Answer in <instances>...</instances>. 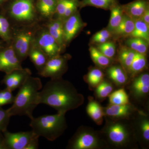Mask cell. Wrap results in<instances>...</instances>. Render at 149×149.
Listing matches in <instances>:
<instances>
[{
	"label": "cell",
	"mask_w": 149,
	"mask_h": 149,
	"mask_svg": "<svg viewBox=\"0 0 149 149\" xmlns=\"http://www.w3.org/2000/svg\"><path fill=\"white\" fill-rule=\"evenodd\" d=\"M39 103L45 104L58 113L76 109L83 104L84 97L74 85L61 78L51 79L39 93Z\"/></svg>",
	"instance_id": "6da1fadb"
},
{
	"label": "cell",
	"mask_w": 149,
	"mask_h": 149,
	"mask_svg": "<svg viewBox=\"0 0 149 149\" xmlns=\"http://www.w3.org/2000/svg\"><path fill=\"white\" fill-rule=\"evenodd\" d=\"M42 88L40 78L30 76L19 88L12 106L7 109L10 116H26L32 118L33 112L39 104V93Z\"/></svg>",
	"instance_id": "7a4b0ae2"
},
{
	"label": "cell",
	"mask_w": 149,
	"mask_h": 149,
	"mask_svg": "<svg viewBox=\"0 0 149 149\" xmlns=\"http://www.w3.org/2000/svg\"><path fill=\"white\" fill-rule=\"evenodd\" d=\"M65 113L45 115L30 119L29 125L35 134L53 141L58 139L67 128Z\"/></svg>",
	"instance_id": "3957f363"
},
{
	"label": "cell",
	"mask_w": 149,
	"mask_h": 149,
	"mask_svg": "<svg viewBox=\"0 0 149 149\" xmlns=\"http://www.w3.org/2000/svg\"><path fill=\"white\" fill-rule=\"evenodd\" d=\"M1 13L11 25L14 23V27L32 26L37 24L38 21L39 14L33 0H15Z\"/></svg>",
	"instance_id": "277c9868"
},
{
	"label": "cell",
	"mask_w": 149,
	"mask_h": 149,
	"mask_svg": "<svg viewBox=\"0 0 149 149\" xmlns=\"http://www.w3.org/2000/svg\"><path fill=\"white\" fill-rule=\"evenodd\" d=\"M114 120L107 122L104 127L103 134L104 138L115 147L127 146L134 136L133 129L124 122L125 119Z\"/></svg>",
	"instance_id": "5b68a950"
},
{
	"label": "cell",
	"mask_w": 149,
	"mask_h": 149,
	"mask_svg": "<svg viewBox=\"0 0 149 149\" xmlns=\"http://www.w3.org/2000/svg\"><path fill=\"white\" fill-rule=\"evenodd\" d=\"M38 27L37 24L32 26L13 27L10 44L21 62L28 57Z\"/></svg>",
	"instance_id": "8992f818"
},
{
	"label": "cell",
	"mask_w": 149,
	"mask_h": 149,
	"mask_svg": "<svg viewBox=\"0 0 149 149\" xmlns=\"http://www.w3.org/2000/svg\"><path fill=\"white\" fill-rule=\"evenodd\" d=\"M105 141L92 128L80 127L68 142L67 148L95 149L107 147Z\"/></svg>",
	"instance_id": "52a82bcc"
},
{
	"label": "cell",
	"mask_w": 149,
	"mask_h": 149,
	"mask_svg": "<svg viewBox=\"0 0 149 149\" xmlns=\"http://www.w3.org/2000/svg\"><path fill=\"white\" fill-rule=\"evenodd\" d=\"M34 42L49 58L60 54L63 51L45 26L37 27Z\"/></svg>",
	"instance_id": "ba28073f"
},
{
	"label": "cell",
	"mask_w": 149,
	"mask_h": 149,
	"mask_svg": "<svg viewBox=\"0 0 149 149\" xmlns=\"http://www.w3.org/2000/svg\"><path fill=\"white\" fill-rule=\"evenodd\" d=\"M68 59V57L61 54L50 58L42 70L38 74L51 79L61 78L67 69Z\"/></svg>",
	"instance_id": "9c48e42d"
},
{
	"label": "cell",
	"mask_w": 149,
	"mask_h": 149,
	"mask_svg": "<svg viewBox=\"0 0 149 149\" xmlns=\"http://www.w3.org/2000/svg\"><path fill=\"white\" fill-rule=\"evenodd\" d=\"M22 68L21 62L11 44H6L0 47V71L6 74Z\"/></svg>",
	"instance_id": "30bf717a"
},
{
	"label": "cell",
	"mask_w": 149,
	"mask_h": 149,
	"mask_svg": "<svg viewBox=\"0 0 149 149\" xmlns=\"http://www.w3.org/2000/svg\"><path fill=\"white\" fill-rule=\"evenodd\" d=\"M31 74L32 72L29 68H22L15 69L6 74L1 83L6 85V88L13 92L20 88Z\"/></svg>",
	"instance_id": "8fae6325"
},
{
	"label": "cell",
	"mask_w": 149,
	"mask_h": 149,
	"mask_svg": "<svg viewBox=\"0 0 149 149\" xmlns=\"http://www.w3.org/2000/svg\"><path fill=\"white\" fill-rule=\"evenodd\" d=\"M7 149H24L35 134L32 130L10 133L7 130L3 132Z\"/></svg>",
	"instance_id": "7c38bea8"
},
{
	"label": "cell",
	"mask_w": 149,
	"mask_h": 149,
	"mask_svg": "<svg viewBox=\"0 0 149 149\" xmlns=\"http://www.w3.org/2000/svg\"><path fill=\"white\" fill-rule=\"evenodd\" d=\"M63 25L65 42L66 45L78 34L83 27V23L77 11L63 21Z\"/></svg>",
	"instance_id": "4fadbf2b"
},
{
	"label": "cell",
	"mask_w": 149,
	"mask_h": 149,
	"mask_svg": "<svg viewBox=\"0 0 149 149\" xmlns=\"http://www.w3.org/2000/svg\"><path fill=\"white\" fill-rule=\"evenodd\" d=\"M47 21L45 26L63 51L66 45L64 40L63 21L57 17L56 18L52 17Z\"/></svg>",
	"instance_id": "5bb4252c"
},
{
	"label": "cell",
	"mask_w": 149,
	"mask_h": 149,
	"mask_svg": "<svg viewBox=\"0 0 149 149\" xmlns=\"http://www.w3.org/2000/svg\"><path fill=\"white\" fill-rule=\"evenodd\" d=\"M103 110L104 116L113 119H128L135 111V109L130 104H110Z\"/></svg>",
	"instance_id": "9a60e30c"
},
{
	"label": "cell",
	"mask_w": 149,
	"mask_h": 149,
	"mask_svg": "<svg viewBox=\"0 0 149 149\" xmlns=\"http://www.w3.org/2000/svg\"><path fill=\"white\" fill-rule=\"evenodd\" d=\"M131 92L135 97L141 99L146 97L149 92V74L144 73L139 75L133 81Z\"/></svg>",
	"instance_id": "2e32d148"
},
{
	"label": "cell",
	"mask_w": 149,
	"mask_h": 149,
	"mask_svg": "<svg viewBox=\"0 0 149 149\" xmlns=\"http://www.w3.org/2000/svg\"><path fill=\"white\" fill-rule=\"evenodd\" d=\"M123 12L134 20L141 18L149 8L148 0H136L122 6Z\"/></svg>",
	"instance_id": "e0dca14e"
},
{
	"label": "cell",
	"mask_w": 149,
	"mask_h": 149,
	"mask_svg": "<svg viewBox=\"0 0 149 149\" xmlns=\"http://www.w3.org/2000/svg\"><path fill=\"white\" fill-rule=\"evenodd\" d=\"M29 57L31 61L34 65L36 69L40 73L44 68L49 58L42 49L34 43L32 44L29 53Z\"/></svg>",
	"instance_id": "ac0fdd59"
},
{
	"label": "cell",
	"mask_w": 149,
	"mask_h": 149,
	"mask_svg": "<svg viewBox=\"0 0 149 149\" xmlns=\"http://www.w3.org/2000/svg\"><path fill=\"white\" fill-rule=\"evenodd\" d=\"M58 0H37L36 5L38 14L47 20L54 17Z\"/></svg>",
	"instance_id": "d6986e66"
},
{
	"label": "cell",
	"mask_w": 149,
	"mask_h": 149,
	"mask_svg": "<svg viewBox=\"0 0 149 149\" xmlns=\"http://www.w3.org/2000/svg\"><path fill=\"white\" fill-rule=\"evenodd\" d=\"M135 27V21L126 15H123L118 26L112 33L117 37H125L130 35Z\"/></svg>",
	"instance_id": "ffe728a7"
},
{
	"label": "cell",
	"mask_w": 149,
	"mask_h": 149,
	"mask_svg": "<svg viewBox=\"0 0 149 149\" xmlns=\"http://www.w3.org/2000/svg\"><path fill=\"white\" fill-rule=\"evenodd\" d=\"M88 114L97 125H102L104 116L103 108L94 100L89 102L87 107Z\"/></svg>",
	"instance_id": "44dd1931"
},
{
	"label": "cell",
	"mask_w": 149,
	"mask_h": 149,
	"mask_svg": "<svg viewBox=\"0 0 149 149\" xmlns=\"http://www.w3.org/2000/svg\"><path fill=\"white\" fill-rule=\"evenodd\" d=\"M13 26L8 18L0 13V39L6 44H10L12 39Z\"/></svg>",
	"instance_id": "7402d4cb"
},
{
	"label": "cell",
	"mask_w": 149,
	"mask_h": 149,
	"mask_svg": "<svg viewBox=\"0 0 149 149\" xmlns=\"http://www.w3.org/2000/svg\"><path fill=\"white\" fill-rule=\"evenodd\" d=\"M107 72L110 79L116 85H123L127 82V76L124 70L121 67H111L107 70Z\"/></svg>",
	"instance_id": "603a6c76"
},
{
	"label": "cell",
	"mask_w": 149,
	"mask_h": 149,
	"mask_svg": "<svg viewBox=\"0 0 149 149\" xmlns=\"http://www.w3.org/2000/svg\"><path fill=\"white\" fill-rule=\"evenodd\" d=\"M134 21L135 27L130 36L134 38H141L149 43V27L141 18Z\"/></svg>",
	"instance_id": "cb8c5ba5"
},
{
	"label": "cell",
	"mask_w": 149,
	"mask_h": 149,
	"mask_svg": "<svg viewBox=\"0 0 149 149\" xmlns=\"http://www.w3.org/2000/svg\"><path fill=\"white\" fill-rule=\"evenodd\" d=\"M111 9L110 18L107 29L112 33L121 22L123 13L122 6L117 4L113 6Z\"/></svg>",
	"instance_id": "d4e9b609"
},
{
	"label": "cell",
	"mask_w": 149,
	"mask_h": 149,
	"mask_svg": "<svg viewBox=\"0 0 149 149\" xmlns=\"http://www.w3.org/2000/svg\"><path fill=\"white\" fill-rule=\"evenodd\" d=\"M146 64L147 58L146 54L136 52L128 72L133 75L138 74L143 70Z\"/></svg>",
	"instance_id": "484cf974"
},
{
	"label": "cell",
	"mask_w": 149,
	"mask_h": 149,
	"mask_svg": "<svg viewBox=\"0 0 149 149\" xmlns=\"http://www.w3.org/2000/svg\"><path fill=\"white\" fill-rule=\"evenodd\" d=\"M136 52L130 48L124 47L121 49L119 54V60L123 68L125 71H128L132 64Z\"/></svg>",
	"instance_id": "4316f807"
},
{
	"label": "cell",
	"mask_w": 149,
	"mask_h": 149,
	"mask_svg": "<svg viewBox=\"0 0 149 149\" xmlns=\"http://www.w3.org/2000/svg\"><path fill=\"white\" fill-rule=\"evenodd\" d=\"M111 104L125 105L129 104V97L124 89H120L109 96Z\"/></svg>",
	"instance_id": "83f0119b"
},
{
	"label": "cell",
	"mask_w": 149,
	"mask_h": 149,
	"mask_svg": "<svg viewBox=\"0 0 149 149\" xmlns=\"http://www.w3.org/2000/svg\"><path fill=\"white\" fill-rule=\"evenodd\" d=\"M126 43L129 48L136 52L144 54L147 52L148 43L143 39L133 37L127 40Z\"/></svg>",
	"instance_id": "f1b7e54d"
},
{
	"label": "cell",
	"mask_w": 149,
	"mask_h": 149,
	"mask_svg": "<svg viewBox=\"0 0 149 149\" xmlns=\"http://www.w3.org/2000/svg\"><path fill=\"white\" fill-rule=\"evenodd\" d=\"M90 52L91 58L98 66L102 68L109 66L111 63L110 58L104 55L97 49L91 47L90 48Z\"/></svg>",
	"instance_id": "f546056e"
},
{
	"label": "cell",
	"mask_w": 149,
	"mask_h": 149,
	"mask_svg": "<svg viewBox=\"0 0 149 149\" xmlns=\"http://www.w3.org/2000/svg\"><path fill=\"white\" fill-rule=\"evenodd\" d=\"M116 4V0H82L80 3V5L82 7L92 6L104 9H111Z\"/></svg>",
	"instance_id": "4dcf8cb0"
},
{
	"label": "cell",
	"mask_w": 149,
	"mask_h": 149,
	"mask_svg": "<svg viewBox=\"0 0 149 149\" xmlns=\"http://www.w3.org/2000/svg\"><path fill=\"white\" fill-rule=\"evenodd\" d=\"M113 90V87L111 83L103 80L97 86L96 95L99 99H104L111 94Z\"/></svg>",
	"instance_id": "1f68e13d"
},
{
	"label": "cell",
	"mask_w": 149,
	"mask_h": 149,
	"mask_svg": "<svg viewBox=\"0 0 149 149\" xmlns=\"http://www.w3.org/2000/svg\"><path fill=\"white\" fill-rule=\"evenodd\" d=\"M104 74L100 69L94 68L89 72L87 76L88 83L92 87H97L103 80Z\"/></svg>",
	"instance_id": "d6a6232c"
},
{
	"label": "cell",
	"mask_w": 149,
	"mask_h": 149,
	"mask_svg": "<svg viewBox=\"0 0 149 149\" xmlns=\"http://www.w3.org/2000/svg\"><path fill=\"white\" fill-rule=\"evenodd\" d=\"M139 123V130L143 141L148 143L149 141V121L146 116H142Z\"/></svg>",
	"instance_id": "836d02e7"
},
{
	"label": "cell",
	"mask_w": 149,
	"mask_h": 149,
	"mask_svg": "<svg viewBox=\"0 0 149 149\" xmlns=\"http://www.w3.org/2000/svg\"><path fill=\"white\" fill-rule=\"evenodd\" d=\"M97 49L104 55L109 58L113 57L115 54V45L114 43L112 42H107L100 44Z\"/></svg>",
	"instance_id": "e575fe53"
},
{
	"label": "cell",
	"mask_w": 149,
	"mask_h": 149,
	"mask_svg": "<svg viewBox=\"0 0 149 149\" xmlns=\"http://www.w3.org/2000/svg\"><path fill=\"white\" fill-rule=\"evenodd\" d=\"M15 96L12 92L7 88L0 91V107L6 105L13 104Z\"/></svg>",
	"instance_id": "d590c367"
},
{
	"label": "cell",
	"mask_w": 149,
	"mask_h": 149,
	"mask_svg": "<svg viewBox=\"0 0 149 149\" xmlns=\"http://www.w3.org/2000/svg\"><path fill=\"white\" fill-rule=\"evenodd\" d=\"M79 5L80 3L78 0H68L63 21H64L67 18L76 12Z\"/></svg>",
	"instance_id": "8d00e7d4"
},
{
	"label": "cell",
	"mask_w": 149,
	"mask_h": 149,
	"mask_svg": "<svg viewBox=\"0 0 149 149\" xmlns=\"http://www.w3.org/2000/svg\"><path fill=\"white\" fill-rule=\"evenodd\" d=\"M11 116L7 110L0 107V131L3 132L7 130Z\"/></svg>",
	"instance_id": "74e56055"
},
{
	"label": "cell",
	"mask_w": 149,
	"mask_h": 149,
	"mask_svg": "<svg viewBox=\"0 0 149 149\" xmlns=\"http://www.w3.org/2000/svg\"><path fill=\"white\" fill-rule=\"evenodd\" d=\"M39 136L35 134L31 139L24 149H37L39 147Z\"/></svg>",
	"instance_id": "f35d334b"
},
{
	"label": "cell",
	"mask_w": 149,
	"mask_h": 149,
	"mask_svg": "<svg viewBox=\"0 0 149 149\" xmlns=\"http://www.w3.org/2000/svg\"><path fill=\"white\" fill-rule=\"evenodd\" d=\"M111 36V32H109L108 29H103L100 32H97L95 35L94 37H102L105 38L108 40Z\"/></svg>",
	"instance_id": "ab89813d"
},
{
	"label": "cell",
	"mask_w": 149,
	"mask_h": 149,
	"mask_svg": "<svg viewBox=\"0 0 149 149\" xmlns=\"http://www.w3.org/2000/svg\"><path fill=\"white\" fill-rule=\"evenodd\" d=\"M142 20L146 23L149 27V8L144 13L143 15L141 17V18Z\"/></svg>",
	"instance_id": "60d3db41"
},
{
	"label": "cell",
	"mask_w": 149,
	"mask_h": 149,
	"mask_svg": "<svg viewBox=\"0 0 149 149\" xmlns=\"http://www.w3.org/2000/svg\"><path fill=\"white\" fill-rule=\"evenodd\" d=\"M0 149H7L5 138L2 132L0 131Z\"/></svg>",
	"instance_id": "b9f144b4"
},
{
	"label": "cell",
	"mask_w": 149,
	"mask_h": 149,
	"mask_svg": "<svg viewBox=\"0 0 149 149\" xmlns=\"http://www.w3.org/2000/svg\"><path fill=\"white\" fill-rule=\"evenodd\" d=\"M6 43L3 41L2 40L0 39V47L4 46L6 45Z\"/></svg>",
	"instance_id": "7bdbcfd3"
},
{
	"label": "cell",
	"mask_w": 149,
	"mask_h": 149,
	"mask_svg": "<svg viewBox=\"0 0 149 149\" xmlns=\"http://www.w3.org/2000/svg\"><path fill=\"white\" fill-rule=\"evenodd\" d=\"M6 0H0V6L4 3Z\"/></svg>",
	"instance_id": "ee69618b"
}]
</instances>
